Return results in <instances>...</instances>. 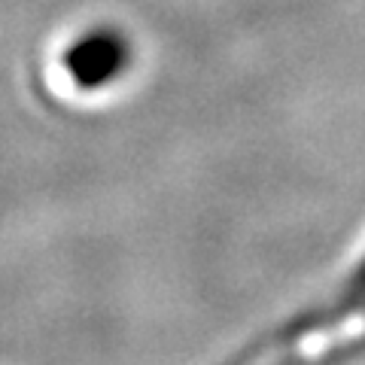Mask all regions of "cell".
I'll list each match as a JSON object with an SVG mask.
<instances>
[{
	"mask_svg": "<svg viewBox=\"0 0 365 365\" xmlns=\"http://www.w3.org/2000/svg\"><path fill=\"white\" fill-rule=\"evenodd\" d=\"M344 299L347 302H362L365 299V250L356 256V262L350 265L347 283H344Z\"/></svg>",
	"mask_w": 365,
	"mask_h": 365,
	"instance_id": "cell-2",
	"label": "cell"
},
{
	"mask_svg": "<svg viewBox=\"0 0 365 365\" xmlns=\"http://www.w3.org/2000/svg\"><path fill=\"white\" fill-rule=\"evenodd\" d=\"M64 64L83 88L104 86L107 79L116 76V71L125 64V43L110 31L88 34L86 40L71 46Z\"/></svg>",
	"mask_w": 365,
	"mask_h": 365,
	"instance_id": "cell-1",
	"label": "cell"
}]
</instances>
